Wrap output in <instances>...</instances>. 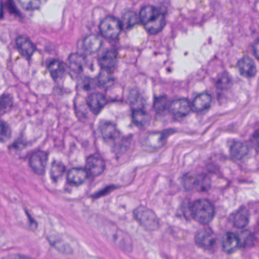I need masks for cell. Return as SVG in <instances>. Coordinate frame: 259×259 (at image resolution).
Listing matches in <instances>:
<instances>
[{"label": "cell", "mask_w": 259, "mask_h": 259, "mask_svg": "<svg viewBox=\"0 0 259 259\" xmlns=\"http://www.w3.org/2000/svg\"><path fill=\"white\" fill-rule=\"evenodd\" d=\"M21 6L26 10L33 11L39 9L42 0H18Z\"/></svg>", "instance_id": "31"}, {"label": "cell", "mask_w": 259, "mask_h": 259, "mask_svg": "<svg viewBox=\"0 0 259 259\" xmlns=\"http://www.w3.org/2000/svg\"><path fill=\"white\" fill-rule=\"evenodd\" d=\"M107 103L106 97L101 93H93L88 98V105L91 112L98 114Z\"/></svg>", "instance_id": "13"}, {"label": "cell", "mask_w": 259, "mask_h": 259, "mask_svg": "<svg viewBox=\"0 0 259 259\" xmlns=\"http://www.w3.org/2000/svg\"><path fill=\"white\" fill-rule=\"evenodd\" d=\"M103 41L97 35H89L83 41V49L89 53H95L101 48Z\"/></svg>", "instance_id": "18"}, {"label": "cell", "mask_w": 259, "mask_h": 259, "mask_svg": "<svg viewBox=\"0 0 259 259\" xmlns=\"http://www.w3.org/2000/svg\"><path fill=\"white\" fill-rule=\"evenodd\" d=\"M97 82L102 88H107L110 87L113 83V78L111 74V71L103 68L101 72L99 75Z\"/></svg>", "instance_id": "24"}, {"label": "cell", "mask_w": 259, "mask_h": 259, "mask_svg": "<svg viewBox=\"0 0 259 259\" xmlns=\"http://www.w3.org/2000/svg\"><path fill=\"white\" fill-rule=\"evenodd\" d=\"M140 21V16L137 15L135 12L129 11V12H125L123 15L121 24H122V26L129 28V27H134Z\"/></svg>", "instance_id": "25"}, {"label": "cell", "mask_w": 259, "mask_h": 259, "mask_svg": "<svg viewBox=\"0 0 259 259\" xmlns=\"http://www.w3.org/2000/svg\"><path fill=\"white\" fill-rule=\"evenodd\" d=\"M140 20L145 29L152 34L159 33L165 25L164 14L153 6H147L140 11Z\"/></svg>", "instance_id": "1"}, {"label": "cell", "mask_w": 259, "mask_h": 259, "mask_svg": "<svg viewBox=\"0 0 259 259\" xmlns=\"http://www.w3.org/2000/svg\"><path fill=\"white\" fill-rule=\"evenodd\" d=\"M212 103V97L208 93H202L193 99L191 103L192 109L194 112L200 113L209 109Z\"/></svg>", "instance_id": "11"}, {"label": "cell", "mask_w": 259, "mask_h": 259, "mask_svg": "<svg viewBox=\"0 0 259 259\" xmlns=\"http://www.w3.org/2000/svg\"><path fill=\"white\" fill-rule=\"evenodd\" d=\"M88 173L83 168H72L68 172L67 179L68 182L73 186H80L88 179Z\"/></svg>", "instance_id": "16"}, {"label": "cell", "mask_w": 259, "mask_h": 259, "mask_svg": "<svg viewBox=\"0 0 259 259\" xmlns=\"http://www.w3.org/2000/svg\"><path fill=\"white\" fill-rule=\"evenodd\" d=\"M48 70L55 80L62 79L65 74V67L59 60H53L49 63Z\"/></svg>", "instance_id": "21"}, {"label": "cell", "mask_w": 259, "mask_h": 259, "mask_svg": "<svg viewBox=\"0 0 259 259\" xmlns=\"http://www.w3.org/2000/svg\"><path fill=\"white\" fill-rule=\"evenodd\" d=\"M85 65H86V59L82 55L75 53V54L71 55L68 58V66L75 72H80L83 71Z\"/></svg>", "instance_id": "22"}, {"label": "cell", "mask_w": 259, "mask_h": 259, "mask_svg": "<svg viewBox=\"0 0 259 259\" xmlns=\"http://www.w3.org/2000/svg\"><path fill=\"white\" fill-rule=\"evenodd\" d=\"M190 211L193 219L202 225H208L214 216V206L206 199H199L193 202Z\"/></svg>", "instance_id": "2"}, {"label": "cell", "mask_w": 259, "mask_h": 259, "mask_svg": "<svg viewBox=\"0 0 259 259\" xmlns=\"http://www.w3.org/2000/svg\"><path fill=\"white\" fill-rule=\"evenodd\" d=\"M222 249L228 254H232L240 248V240L238 236L234 233H226L222 240Z\"/></svg>", "instance_id": "10"}, {"label": "cell", "mask_w": 259, "mask_h": 259, "mask_svg": "<svg viewBox=\"0 0 259 259\" xmlns=\"http://www.w3.org/2000/svg\"><path fill=\"white\" fill-rule=\"evenodd\" d=\"M195 241L199 247L210 250L215 246L216 237L211 230L202 229L196 233Z\"/></svg>", "instance_id": "5"}, {"label": "cell", "mask_w": 259, "mask_h": 259, "mask_svg": "<svg viewBox=\"0 0 259 259\" xmlns=\"http://www.w3.org/2000/svg\"><path fill=\"white\" fill-rule=\"evenodd\" d=\"M170 103L166 97H159L155 99L154 102V109L158 114H164L169 109Z\"/></svg>", "instance_id": "28"}, {"label": "cell", "mask_w": 259, "mask_h": 259, "mask_svg": "<svg viewBox=\"0 0 259 259\" xmlns=\"http://www.w3.org/2000/svg\"><path fill=\"white\" fill-rule=\"evenodd\" d=\"M100 133L107 141L115 139L118 136V130L115 124L111 122H103L100 126Z\"/></svg>", "instance_id": "19"}, {"label": "cell", "mask_w": 259, "mask_h": 259, "mask_svg": "<svg viewBox=\"0 0 259 259\" xmlns=\"http://www.w3.org/2000/svg\"><path fill=\"white\" fill-rule=\"evenodd\" d=\"M12 99L9 96L5 95L0 97V115L9 112L12 107Z\"/></svg>", "instance_id": "30"}, {"label": "cell", "mask_w": 259, "mask_h": 259, "mask_svg": "<svg viewBox=\"0 0 259 259\" xmlns=\"http://www.w3.org/2000/svg\"><path fill=\"white\" fill-rule=\"evenodd\" d=\"M200 178L199 176H194V175H186L183 179V183L184 187L187 190H193L199 187V182H200Z\"/></svg>", "instance_id": "27"}, {"label": "cell", "mask_w": 259, "mask_h": 259, "mask_svg": "<svg viewBox=\"0 0 259 259\" xmlns=\"http://www.w3.org/2000/svg\"><path fill=\"white\" fill-rule=\"evenodd\" d=\"M253 53L254 54H255V57H256L259 60V40L254 43Z\"/></svg>", "instance_id": "33"}, {"label": "cell", "mask_w": 259, "mask_h": 259, "mask_svg": "<svg viewBox=\"0 0 259 259\" xmlns=\"http://www.w3.org/2000/svg\"><path fill=\"white\" fill-rule=\"evenodd\" d=\"M117 53L115 50H109L103 52L99 58L100 66L103 69L111 70L115 68L117 64Z\"/></svg>", "instance_id": "15"}, {"label": "cell", "mask_w": 259, "mask_h": 259, "mask_svg": "<svg viewBox=\"0 0 259 259\" xmlns=\"http://www.w3.org/2000/svg\"><path fill=\"white\" fill-rule=\"evenodd\" d=\"M191 109V103L186 98L175 99L170 103L169 106V110L178 118L187 117Z\"/></svg>", "instance_id": "8"}, {"label": "cell", "mask_w": 259, "mask_h": 259, "mask_svg": "<svg viewBox=\"0 0 259 259\" xmlns=\"http://www.w3.org/2000/svg\"><path fill=\"white\" fill-rule=\"evenodd\" d=\"M237 68L242 76L246 78H252L257 72L256 65L253 59L249 56H245L239 60Z\"/></svg>", "instance_id": "12"}, {"label": "cell", "mask_w": 259, "mask_h": 259, "mask_svg": "<svg viewBox=\"0 0 259 259\" xmlns=\"http://www.w3.org/2000/svg\"><path fill=\"white\" fill-rule=\"evenodd\" d=\"M230 152L233 158L237 160H243L249 155V146L242 141H236L231 145Z\"/></svg>", "instance_id": "20"}, {"label": "cell", "mask_w": 259, "mask_h": 259, "mask_svg": "<svg viewBox=\"0 0 259 259\" xmlns=\"http://www.w3.org/2000/svg\"><path fill=\"white\" fill-rule=\"evenodd\" d=\"M86 168L87 171L91 176H98L105 171L106 164L100 155H91L87 159Z\"/></svg>", "instance_id": "7"}, {"label": "cell", "mask_w": 259, "mask_h": 259, "mask_svg": "<svg viewBox=\"0 0 259 259\" xmlns=\"http://www.w3.org/2000/svg\"><path fill=\"white\" fill-rule=\"evenodd\" d=\"M255 141H256L257 145H258V147H259V132L255 135Z\"/></svg>", "instance_id": "34"}, {"label": "cell", "mask_w": 259, "mask_h": 259, "mask_svg": "<svg viewBox=\"0 0 259 259\" xmlns=\"http://www.w3.org/2000/svg\"><path fill=\"white\" fill-rule=\"evenodd\" d=\"M165 138V135L162 132H152L143 138L142 145L144 149L155 150L160 149L164 144Z\"/></svg>", "instance_id": "9"}, {"label": "cell", "mask_w": 259, "mask_h": 259, "mask_svg": "<svg viewBox=\"0 0 259 259\" xmlns=\"http://www.w3.org/2000/svg\"><path fill=\"white\" fill-rule=\"evenodd\" d=\"M238 237L239 240H240V246H242V247L247 248L253 246L255 237L250 231H241Z\"/></svg>", "instance_id": "26"}, {"label": "cell", "mask_w": 259, "mask_h": 259, "mask_svg": "<svg viewBox=\"0 0 259 259\" xmlns=\"http://www.w3.org/2000/svg\"><path fill=\"white\" fill-rule=\"evenodd\" d=\"M249 221V211L246 208H242L234 213L232 217L233 225L238 229H243L247 226Z\"/></svg>", "instance_id": "17"}, {"label": "cell", "mask_w": 259, "mask_h": 259, "mask_svg": "<svg viewBox=\"0 0 259 259\" xmlns=\"http://www.w3.org/2000/svg\"><path fill=\"white\" fill-rule=\"evenodd\" d=\"M47 161H48L47 154L42 151H38L31 155L29 160V164L35 173L42 175L45 172Z\"/></svg>", "instance_id": "6"}, {"label": "cell", "mask_w": 259, "mask_h": 259, "mask_svg": "<svg viewBox=\"0 0 259 259\" xmlns=\"http://www.w3.org/2000/svg\"><path fill=\"white\" fill-rule=\"evenodd\" d=\"M121 21L113 16H108L101 21L100 30L104 38L117 39L122 30Z\"/></svg>", "instance_id": "4"}, {"label": "cell", "mask_w": 259, "mask_h": 259, "mask_svg": "<svg viewBox=\"0 0 259 259\" xmlns=\"http://www.w3.org/2000/svg\"><path fill=\"white\" fill-rule=\"evenodd\" d=\"M16 45L20 53L27 59L31 57L36 50L34 44L27 36H18L16 40Z\"/></svg>", "instance_id": "14"}, {"label": "cell", "mask_w": 259, "mask_h": 259, "mask_svg": "<svg viewBox=\"0 0 259 259\" xmlns=\"http://www.w3.org/2000/svg\"><path fill=\"white\" fill-rule=\"evenodd\" d=\"M11 129L7 123L0 120V142L8 141L11 137Z\"/></svg>", "instance_id": "32"}, {"label": "cell", "mask_w": 259, "mask_h": 259, "mask_svg": "<svg viewBox=\"0 0 259 259\" xmlns=\"http://www.w3.org/2000/svg\"><path fill=\"white\" fill-rule=\"evenodd\" d=\"M65 170L63 164L59 162L53 163L52 164L51 170H50L52 179L55 181L58 180L64 174Z\"/></svg>", "instance_id": "29"}, {"label": "cell", "mask_w": 259, "mask_h": 259, "mask_svg": "<svg viewBox=\"0 0 259 259\" xmlns=\"http://www.w3.org/2000/svg\"><path fill=\"white\" fill-rule=\"evenodd\" d=\"M136 220L146 229L155 231L159 228V220L156 214L146 207L140 206L134 211Z\"/></svg>", "instance_id": "3"}, {"label": "cell", "mask_w": 259, "mask_h": 259, "mask_svg": "<svg viewBox=\"0 0 259 259\" xmlns=\"http://www.w3.org/2000/svg\"><path fill=\"white\" fill-rule=\"evenodd\" d=\"M133 121L140 127H145L149 125L150 122V117L149 114L143 109H134L132 115Z\"/></svg>", "instance_id": "23"}]
</instances>
